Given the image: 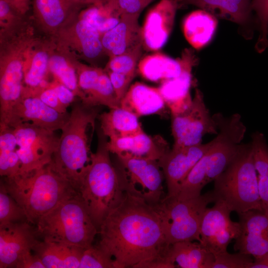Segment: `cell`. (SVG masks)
<instances>
[{"instance_id": "1", "label": "cell", "mask_w": 268, "mask_h": 268, "mask_svg": "<svg viewBox=\"0 0 268 268\" xmlns=\"http://www.w3.org/2000/svg\"><path fill=\"white\" fill-rule=\"evenodd\" d=\"M97 245L115 261L117 268H171L170 244L160 216L143 199L126 193L102 222Z\"/></svg>"}, {"instance_id": "2", "label": "cell", "mask_w": 268, "mask_h": 268, "mask_svg": "<svg viewBox=\"0 0 268 268\" xmlns=\"http://www.w3.org/2000/svg\"><path fill=\"white\" fill-rule=\"evenodd\" d=\"M98 144L91 153L89 163L84 168L78 194L99 231L109 213L123 200L125 191L121 172L110 157L107 136L99 128Z\"/></svg>"}, {"instance_id": "3", "label": "cell", "mask_w": 268, "mask_h": 268, "mask_svg": "<svg viewBox=\"0 0 268 268\" xmlns=\"http://www.w3.org/2000/svg\"><path fill=\"white\" fill-rule=\"evenodd\" d=\"M2 181L7 192L23 209L27 221L35 225L61 202L78 194L50 162L26 173L4 177Z\"/></svg>"}, {"instance_id": "4", "label": "cell", "mask_w": 268, "mask_h": 268, "mask_svg": "<svg viewBox=\"0 0 268 268\" xmlns=\"http://www.w3.org/2000/svg\"><path fill=\"white\" fill-rule=\"evenodd\" d=\"M97 106L75 103L72 105L68 121L61 129L58 146L50 163L77 191L83 171L90 160L89 129L95 128Z\"/></svg>"}, {"instance_id": "5", "label": "cell", "mask_w": 268, "mask_h": 268, "mask_svg": "<svg viewBox=\"0 0 268 268\" xmlns=\"http://www.w3.org/2000/svg\"><path fill=\"white\" fill-rule=\"evenodd\" d=\"M214 182L215 201H223L231 211H264L251 142L242 143L234 159Z\"/></svg>"}, {"instance_id": "6", "label": "cell", "mask_w": 268, "mask_h": 268, "mask_svg": "<svg viewBox=\"0 0 268 268\" xmlns=\"http://www.w3.org/2000/svg\"><path fill=\"white\" fill-rule=\"evenodd\" d=\"M36 232L43 240L83 248L93 244L98 230L78 194L69 198L41 217Z\"/></svg>"}, {"instance_id": "7", "label": "cell", "mask_w": 268, "mask_h": 268, "mask_svg": "<svg viewBox=\"0 0 268 268\" xmlns=\"http://www.w3.org/2000/svg\"><path fill=\"white\" fill-rule=\"evenodd\" d=\"M216 201L213 191L186 200L165 197L154 206L159 214L168 244L183 241L200 242V226L208 204Z\"/></svg>"}, {"instance_id": "8", "label": "cell", "mask_w": 268, "mask_h": 268, "mask_svg": "<svg viewBox=\"0 0 268 268\" xmlns=\"http://www.w3.org/2000/svg\"><path fill=\"white\" fill-rule=\"evenodd\" d=\"M126 193L155 206L164 196L163 172L158 161L129 156H117Z\"/></svg>"}, {"instance_id": "9", "label": "cell", "mask_w": 268, "mask_h": 268, "mask_svg": "<svg viewBox=\"0 0 268 268\" xmlns=\"http://www.w3.org/2000/svg\"><path fill=\"white\" fill-rule=\"evenodd\" d=\"M17 139V153L21 162L19 173H26L49 163L59 138L50 131L30 122L12 126Z\"/></svg>"}, {"instance_id": "10", "label": "cell", "mask_w": 268, "mask_h": 268, "mask_svg": "<svg viewBox=\"0 0 268 268\" xmlns=\"http://www.w3.org/2000/svg\"><path fill=\"white\" fill-rule=\"evenodd\" d=\"M173 147H185L202 142L206 134H217L218 129L210 115L202 93L196 89L190 106L181 113L171 114Z\"/></svg>"}, {"instance_id": "11", "label": "cell", "mask_w": 268, "mask_h": 268, "mask_svg": "<svg viewBox=\"0 0 268 268\" xmlns=\"http://www.w3.org/2000/svg\"><path fill=\"white\" fill-rule=\"evenodd\" d=\"M211 207L206 208L201 221L200 236L201 243L214 255L227 251L232 240L240 233L239 222L233 221L231 212L222 201L214 202Z\"/></svg>"}, {"instance_id": "12", "label": "cell", "mask_w": 268, "mask_h": 268, "mask_svg": "<svg viewBox=\"0 0 268 268\" xmlns=\"http://www.w3.org/2000/svg\"><path fill=\"white\" fill-rule=\"evenodd\" d=\"M206 143L173 147L159 160L167 185V197H175L180 187L193 167L203 155L210 145Z\"/></svg>"}, {"instance_id": "13", "label": "cell", "mask_w": 268, "mask_h": 268, "mask_svg": "<svg viewBox=\"0 0 268 268\" xmlns=\"http://www.w3.org/2000/svg\"><path fill=\"white\" fill-rule=\"evenodd\" d=\"M178 4L176 0H160L148 11L141 27L143 49L162 48L172 30Z\"/></svg>"}, {"instance_id": "14", "label": "cell", "mask_w": 268, "mask_h": 268, "mask_svg": "<svg viewBox=\"0 0 268 268\" xmlns=\"http://www.w3.org/2000/svg\"><path fill=\"white\" fill-rule=\"evenodd\" d=\"M240 233L234 249L254 258L268 252V214L252 210L239 213Z\"/></svg>"}, {"instance_id": "15", "label": "cell", "mask_w": 268, "mask_h": 268, "mask_svg": "<svg viewBox=\"0 0 268 268\" xmlns=\"http://www.w3.org/2000/svg\"><path fill=\"white\" fill-rule=\"evenodd\" d=\"M29 222L0 225V268H16L20 259L38 241Z\"/></svg>"}, {"instance_id": "16", "label": "cell", "mask_w": 268, "mask_h": 268, "mask_svg": "<svg viewBox=\"0 0 268 268\" xmlns=\"http://www.w3.org/2000/svg\"><path fill=\"white\" fill-rule=\"evenodd\" d=\"M69 113H62L44 103L37 97H22L14 106L10 127L18 122H30L54 132L61 130Z\"/></svg>"}, {"instance_id": "17", "label": "cell", "mask_w": 268, "mask_h": 268, "mask_svg": "<svg viewBox=\"0 0 268 268\" xmlns=\"http://www.w3.org/2000/svg\"><path fill=\"white\" fill-rule=\"evenodd\" d=\"M78 87L83 94L81 102L89 107L103 105L110 109L120 107L110 78L105 71L93 67L81 69L78 76Z\"/></svg>"}, {"instance_id": "18", "label": "cell", "mask_w": 268, "mask_h": 268, "mask_svg": "<svg viewBox=\"0 0 268 268\" xmlns=\"http://www.w3.org/2000/svg\"><path fill=\"white\" fill-rule=\"evenodd\" d=\"M108 147L110 152L117 156H129L158 161L170 149L161 136L149 135L144 132L133 136L109 139Z\"/></svg>"}, {"instance_id": "19", "label": "cell", "mask_w": 268, "mask_h": 268, "mask_svg": "<svg viewBox=\"0 0 268 268\" xmlns=\"http://www.w3.org/2000/svg\"><path fill=\"white\" fill-rule=\"evenodd\" d=\"M24 71L22 63L13 60L2 68L0 79V129L10 127L13 109L21 99Z\"/></svg>"}, {"instance_id": "20", "label": "cell", "mask_w": 268, "mask_h": 268, "mask_svg": "<svg viewBox=\"0 0 268 268\" xmlns=\"http://www.w3.org/2000/svg\"><path fill=\"white\" fill-rule=\"evenodd\" d=\"M138 17V16L122 15L119 22L102 35L104 51L110 58L142 45Z\"/></svg>"}, {"instance_id": "21", "label": "cell", "mask_w": 268, "mask_h": 268, "mask_svg": "<svg viewBox=\"0 0 268 268\" xmlns=\"http://www.w3.org/2000/svg\"><path fill=\"white\" fill-rule=\"evenodd\" d=\"M193 52L185 49L180 58L172 59L156 53L141 59L137 65L140 74L148 80L157 82L174 78L180 75Z\"/></svg>"}, {"instance_id": "22", "label": "cell", "mask_w": 268, "mask_h": 268, "mask_svg": "<svg viewBox=\"0 0 268 268\" xmlns=\"http://www.w3.org/2000/svg\"><path fill=\"white\" fill-rule=\"evenodd\" d=\"M196 62L193 54L179 76L162 81L158 87L171 114L182 112L192 103L190 89L192 82V69Z\"/></svg>"}, {"instance_id": "23", "label": "cell", "mask_w": 268, "mask_h": 268, "mask_svg": "<svg viewBox=\"0 0 268 268\" xmlns=\"http://www.w3.org/2000/svg\"><path fill=\"white\" fill-rule=\"evenodd\" d=\"M194 241L170 244L167 261L171 268H211L214 255L199 242Z\"/></svg>"}, {"instance_id": "24", "label": "cell", "mask_w": 268, "mask_h": 268, "mask_svg": "<svg viewBox=\"0 0 268 268\" xmlns=\"http://www.w3.org/2000/svg\"><path fill=\"white\" fill-rule=\"evenodd\" d=\"M165 105L158 88L136 82L130 86L121 101L120 107L139 118L156 113Z\"/></svg>"}, {"instance_id": "25", "label": "cell", "mask_w": 268, "mask_h": 268, "mask_svg": "<svg viewBox=\"0 0 268 268\" xmlns=\"http://www.w3.org/2000/svg\"><path fill=\"white\" fill-rule=\"evenodd\" d=\"M83 249L43 240L38 241L32 251L45 268H79Z\"/></svg>"}, {"instance_id": "26", "label": "cell", "mask_w": 268, "mask_h": 268, "mask_svg": "<svg viewBox=\"0 0 268 268\" xmlns=\"http://www.w3.org/2000/svg\"><path fill=\"white\" fill-rule=\"evenodd\" d=\"M101 129L109 139L133 136L143 132L138 117L121 107L98 116Z\"/></svg>"}, {"instance_id": "27", "label": "cell", "mask_w": 268, "mask_h": 268, "mask_svg": "<svg viewBox=\"0 0 268 268\" xmlns=\"http://www.w3.org/2000/svg\"><path fill=\"white\" fill-rule=\"evenodd\" d=\"M217 25L215 16L204 10L188 14L183 22V31L188 43L195 49H201L212 39Z\"/></svg>"}, {"instance_id": "28", "label": "cell", "mask_w": 268, "mask_h": 268, "mask_svg": "<svg viewBox=\"0 0 268 268\" xmlns=\"http://www.w3.org/2000/svg\"><path fill=\"white\" fill-rule=\"evenodd\" d=\"M178 5L192 4L209 12L218 10L222 16H229L240 24L250 18L252 0H176Z\"/></svg>"}, {"instance_id": "29", "label": "cell", "mask_w": 268, "mask_h": 268, "mask_svg": "<svg viewBox=\"0 0 268 268\" xmlns=\"http://www.w3.org/2000/svg\"><path fill=\"white\" fill-rule=\"evenodd\" d=\"M84 5L77 0H33L37 15L48 26H59L70 13Z\"/></svg>"}, {"instance_id": "30", "label": "cell", "mask_w": 268, "mask_h": 268, "mask_svg": "<svg viewBox=\"0 0 268 268\" xmlns=\"http://www.w3.org/2000/svg\"><path fill=\"white\" fill-rule=\"evenodd\" d=\"M251 143L262 207L268 214V145L264 135L259 132L253 134Z\"/></svg>"}, {"instance_id": "31", "label": "cell", "mask_w": 268, "mask_h": 268, "mask_svg": "<svg viewBox=\"0 0 268 268\" xmlns=\"http://www.w3.org/2000/svg\"><path fill=\"white\" fill-rule=\"evenodd\" d=\"M75 32L81 51L86 58H96L104 50L102 35L86 21L80 18L76 24Z\"/></svg>"}, {"instance_id": "32", "label": "cell", "mask_w": 268, "mask_h": 268, "mask_svg": "<svg viewBox=\"0 0 268 268\" xmlns=\"http://www.w3.org/2000/svg\"><path fill=\"white\" fill-rule=\"evenodd\" d=\"M49 67L61 83L70 89L81 99L83 94L78 87V80L74 68L62 56L54 55L49 58Z\"/></svg>"}, {"instance_id": "33", "label": "cell", "mask_w": 268, "mask_h": 268, "mask_svg": "<svg viewBox=\"0 0 268 268\" xmlns=\"http://www.w3.org/2000/svg\"><path fill=\"white\" fill-rule=\"evenodd\" d=\"M26 219L23 209L7 192L1 180L0 185V225Z\"/></svg>"}, {"instance_id": "34", "label": "cell", "mask_w": 268, "mask_h": 268, "mask_svg": "<svg viewBox=\"0 0 268 268\" xmlns=\"http://www.w3.org/2000/svg\"><path fill=\"white\" fill-rule=\"evenodd\" d=\"M142 49V45H140L125 53L110 58L107 70L134 76Z\"/></svg>"}, {"instance_id": "35", "label": "cell", "mask_w": 268, "mask_h": 268, "mask_svg": "<svg viewBox=\"0 0 268 268\" xmlns=\"http://www.w3.org/2000/svg\"><path fill=\"white\" fill-rule=\"evenodd\" d=\"M79 268H117L115 261L97 244L83 248Z\"/></svg>"}, {"instance_id": "36", "label": "cell", "mask_w": 268, "mask_h": 268, "mask_svg": "<svg viewBox=\"0 0 268 268\" xmlns=\"http://www.w3.org/2000/svg\"><path fill=\"white\" fill-rule=\"evenodd\" d=\"M49 58L44 51L37 52L33 57L30 67L24 72V81L29 88H37L41 81L45 79Z\"/></svg>"}, {"instance_id": "37", "label": "cell", "mask_w": 268, "mask_h": 268, "mask_svg": "<svg viewBox=\"0 0 268 268\" xmlns=\"http://www.w3.org/2000/svg\"><path fill=\"white\" fill-rule=\"evenodd\" d=\"M251 5L256 12L260 30L256 49L262 52L268 45V0H252Z\"/></svg>"}, {"instance_id": "38", "label": "cell", "mask_w": 268, "mask_h": 268, "mask_svg": "<svg viewBox=\"0 0 268 268\" xmlns=\"http://www.w3.org/2000/svg\"><path fill=\"white\" fill-rule=\"evenodd\" d=\"M214 256L211 268H250L254 262L251 255L240 252L230 254L226 251Z\"/></svg>"}, {"instance_id": "39", "label": "cell", "mask_w": 268, "mask_h": 268, "mask_svg": "<svg viewBox=\"0 0 268 268\" xmlns=\"http://www.w3.org/2000/svg\"><path fill=\"white\" fill-rule=\"evenodd\" d=\"M21 162L15 150H0V175L10 178L19 173Z\"/></svg>"}, {"instance_id": "40", "label": "cell", "mask_w": 268, "mask_h": 268, "mask_svg": "<svg viewBox=\"0 0 268 268\" xmlns=\"http://www.w3.org/2000/svg\"><path fill=\"white\" fill-rule=\"evenodd\" d=\"M107 73L117 99L121 103L134 76L111 71H108Z\"/></svg>"}, {"instance_id": "41", "label": "cell", "mask_w": 268, "mask_h": 268, "mask_svg": "<svg viewBox=\"0 0 268 268\" xmlns=\"http://www.w3.org/2000/svg\"><path fill=\"white\" fill-rule=\"evenodd\" d=\"M153 0H116L122 15L139 16Z\"/></svg>"}, {"instance_id": "42", "label": "cell", "mask_w": 268, "mask_h": 268, "mask_svg": "<svg viewBox=\"0 0 268 268\" xmlns=\"http://www.w3.org/2000/svg\"><path fill=\"white\" fill-rule=\"evenodd\" d=\"M40 90L38 94L34 97H38L46 105L60 113L67 112V108L61 103L56 91L52 87H48Z\"/></svg>"}, {"instance_id": "43", "label": "cell", "mask_w": 268, "mask_h": 268, "mask_svg": "<svg viewBox=\"0 0 268 268\" xmlns=\"http://www.w3.org/2000/svg\"><path fill=\"white\" fill-rule=\"evenodd\" d=\"M17 139L11 127L0 129V150H15Z\"/></svg>"}, {"instance_id": "44", "label": "cell", "mask_w": 268, "mask_h": 268, "mask_svg": "<svg viewBox=\"0 0 268 268\" xmlns=\"http://www.w3.org/2000/svg\"><path fill=\"white\" fill-rule=\"evenodd\" d=\"M31 251L25 253L17 262L16 268H45L41 259Z\"/></svg>"}, {"instance_id": "45", "label": "cell", "mask_w": 268, "mask_h": 268, "mask_svg": "<svg viewBox=\"0 0 268 268\" xmlns=\"http://www.w3.org/2000/svg\"><path fill=\"white\" fill-rule=\"evenodd\" d=\"M56 92L61 103L67 108L74 100V93L62 83L56 84L52 87Z\"/></svg>"}, {"instance_id": "46", "label": "cell", "mask_w": 268, "mask_h": 268, "mask_svg": "<svg viewBox=\"0 0 268 268\" xmlns=\"http://www.w3.org/2000/svg\"><path fill=\"white\" fill-rule=\"evenodd\" d=\"M250 268H268V252L255 258Z\"/></svg>"}, {"instance_id": "47", "label": "cell", "mask_w": 268, "mask_h": 268, "mask_svg": "<svg viewBox=\"0 0 268 268\" xmlns=\"http://www.w3.org/2000/svg\"><path fill=\"white\" fill-rule=\"evenodd\" d=\"M14 7L7 0H0V17L3 18L9 15Z\"/></svg>"}, {"instance_id": "48", "label": "cell", "mask_w": 268, "mask_h": 268, "mask_svg": "<svg viewBox=\"0 0 268 268\" xmlns=\"http://www.w3.org/2000/svg\"><path fill=\"white\" fill-rule=\"evenodd\" d=\"M16 9L24 10L27 7L29 0H7Z\"/></svg>"}, {"instance_id": "49", "label": "cell", "mask_w": 268, "mask_h": 268, "mask_svg": "<svg viewBox=\"0 0 268 268\" xmlns=\"http://www.w3.org/2000/svg\"><path fill=\"white\" fill-rule=\"evenodd\" d=\"M83 4H92L96 3L106 1L107 0H77Z\"/></svg>"}]
</instances>
